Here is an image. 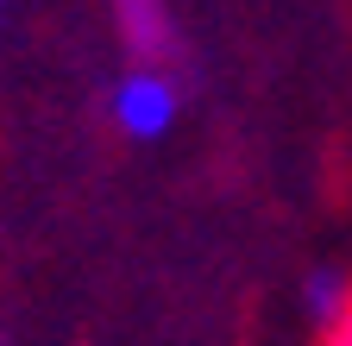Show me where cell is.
Masks as SVG:
<instances>
[{"label":"cell","mask_w":352,"mask_h":346,"mask_svg":"<svg viewBox=\"0 0 352 346\" xmlns=\"http://www.w3.org/2000/svg\"><path fill=\"white\" fill-rule=\"evenodd\" d=\"M176 107H183V95H176V76L164 63H139V69H126L113 89H107V120H113V133L126 139H164L170 126H176Z\"/></svg>","instance_id":"1"},{"label":"cell","mask_w":352,"mask_h":346,"mask_svg":"<svg viewBox=\"0 0 352 346\" xmlns=\"http://www.w3.org/2000/svg\"><path fill=\"white\" fill-rule=\"evenodd\" d=\"M346 296H352V277H340V271H315L302 283V309L315 315V327H327L340 309H346Z\"/></svg>","instance_id":"3"},{"label":"cell","mask_w":352,"mask_h":346,"mask_svg":"<svg viewBox=\"0 0 352 346\" xmlns=\"http://www.w3.org/2000/svg\"><path fill=\"white\" fill-rule=\"evenodd\" d=\"M113 25H120V45L139 57V63H164L170 69L176 57H183L170 0H113Z\"/></svg>","instance_id":"2"},{"label":"cell","mask_w":352,"mask_h":346,"mask_svg":"<svg viewBox=\"0 0 352 346\" xmlns=\"http://www.w3.org/2000/svg\"><path fill=\"white\" fill-rule=\"evenodd\" d=\"M0 13H7V0H0Z\"/></svg>","instance_id":"5"},{"label":"cell","mask_w":352,"mask_h":346,"mask_svg":"<svg viewBox=\"0 0 352 346\" xmlns=\"http://www.w3.org/2000/svg\"><path fill=\"white\" fill-rule=\"evenodd\" d=\"M321 346H352V296H346V309L321 327Z\"/></svg>","instance_id":"4"}]
</instances>
